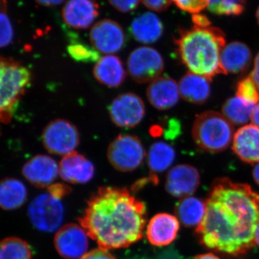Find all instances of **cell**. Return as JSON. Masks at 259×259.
<instances>
[{
  "mask_svg": "<svg viewBox=\"0 0 259 259\" xmlns=\"http://www.w3.org/2000/svg\"><path fill=\"white\" fill-rule=\"evenodd\" d=\"M196 236L209 249L241 256L255 245L259 194L247 184L223 178L213 182Z\"/></svg>",
  "mask_w": 259,
  "mask_h": 259,
  "instance_id": "6da1fadb",
  "label": "cell"
},
{
  "mask_svg": "<svg viewBox=\"0 0 259 259\" xmlns=\"http://www.w3.org/2000/svg\"><path fill=\"white\" fill-rule=\"evenodd\" d=\"M146 205L127 189L101 187L89 199L79 222L102 249L127 248L144 236Z\"/></svg>",
  "mask_w": 259,
  "mask_h": 259,
  "instance_id": "7a4b0ae2",
  "label": "cell"
},
{
  "mask_svg": "<svg viewBox=\"0 0 259 259\" xmlns=\"http://www.w3.org/2000/svg\"><path fill=\"white\" fill-rule=\"evenodd\" d=\"M175 42L181 61L190 72L209 80L223 74L221 56L226 41L221 29L194 26L181 32Z\"/></svg>",
  "mask_w": 259,
  "mask_h": 259,
  "instance_id": "3957f363",
  "label": "cell"
},
{
  "mask_svg": "<svg viewBox=\"0 0 259 259\" xmlns=\"http://www.w3.org/2000/svg\"><path fill=\"white\" fill-rule=\"evenodd\" d=\"M32 81L30 70L13 60L0 57V122L8 123Z\"/></svg>",
  "mask_w": 259,
  "mask_h": 259,
  "instance_id": "277c9868",
  "label": "cell"
},
{
  "mask_svg": "<svg viewBox=\"0 0 259 259\" xmlns=\"http://www.w3.org/2000/svg\"><path fill=\"white\" fill-rule=\"evenodd\" d=\"M233 125L223 114L206 111L197 116L192 126V138L196 145L209 153H220L233 141Z\"/></svg>",
  "mask_w": 259,
  "mask_h": 259,
  "instance_id": "5b68a950",
  "label": "cell"
},
{
  "mask_svg": "<svg viewBox=\"0 0 259 259\" xmlns=\"http://www.w3.org/2000/svg\"><path fill=\"white\" fill-rule=\"evenodd\" d=\"M107 156L110 164L117 171L131 172L142 164L146 151L137 136L120 135L109 145Z\"/></svg>",
  "mask_w": 259,
  "mask_h": 259,
  "instance_id": "8992f818",
  "label": "cell"
},
{
  "mask_svg": "<svg viewBox=\"0 0 259 259\" xmlns=\"http://www.w3.org/2000/svg\"><path fill=\"white\" fill-rule=\"evenodd\" d=\"M42 142L51 154L64 156L74 151L79 146V132L70 121L55 119L42 131Z\"/></svg>",
  "mask_w": 259,
  "mask_h": 259,
  "instance_id": "52a82bcc",
  "label": "cell"
},
{
  "mask_svg": "<svg viewBox=\"0 0 259 259\" xmlns=\"http://www.w3.org/2000/svg\"><path fill=\"white\" fill-rule=\"evenodd\" d=\"M61 200L49 192L39 194L33 199L29 206L28 214L36 229L51 233L60 227L64 217Z\"/></svg>",
  "mask_w": 259,
  "mask_h": 259,
  "instance_id": "ba28073f",
  "label": "cell"
},
{
  "mask_svg": "<svg viewBox=\"0 0 259 259\" xmlns=\"http://www.w3.org/2000/svg\"><path fill=\"white\" fill-rule=\"evenodd\" d=\"M127 66L129 74L135 81L151 83L161 76L164 61L156 49L143 47L134 49L130 54Z\"/></svg>",
  "mask_w": 259,
  "mask_h": 259,
  "instance_id": "9c48e42d",
  "label": "cell"
},
{
  "mask_svg": "<svg viewBox=\"0 0 259 259\" xmlns=\"http://www.w3.org/2000/svg\"><path fill=\"white\" fill-rule=\"evenodd\" d=\"M108 110L112 122L122 128L136 127L146 115V107L142 99L132 93L121 94L116 97Z\"/></svg>",
  "mask_w": 259,
  "mask_h": 259,
  "instance_id": "30bf717a",
  "label": "cell"
},
{
  "mask_svg": "<svg viewBox=\"0 0 259 259\" xmlns=\"http://www.w3.org/2000/svg\"><path fill=\"white\" fill-rule=\"evenodd\" d=\"M90 40L98 52L112 55L123 49L126 37L120 24L115 20L104 19L93 25L90 32Z\"/></svg>",
  "mask_w": 259,
  "mask_h": 259,
  "instance_id": "8fae6325",
  "label": "cell"
},
{
  "mask_svg": "<svg viewBox=\"0 0 259 259\" xmlns=\"http://www.w3.org/2000/svg\"><path fill=\"white\" fill-rule=\"evenodd\" d=\"M88 234L81 226L71 223L56 233L54 245L58 253L66 259H79L86 254L89 247Z\"/></svg>",
  "mask_w": 259,
  "mask_h": 259,
  "instance_id": "7c38bea8",
  "label": "cell"
},
{
  "mask_svg": "<svg viewBox=\"0 0 259 259\" xmlns=\"http://www.w3.org/2000/svg\"><path fill=\"white\" fill-rule=\"evenodd\" d=\"M199 184L200 175L195 167L180 164L168 171L165 187L168 194L182 199L192 195L198 189Z\"/></svg>",
  "mask_w": 259,
  "mask_h": 259,
  "instance_id": "4fadbf2b",
  "label": "cell"
},
{
  "mask_svg": "<svg viewBox=\"0 0 259 259\" xmlns=\"http://www.w3.org/2000/svg\"><path fill=\"white\" fill-rule=\"evenodd\" d=\"M100 15L95 0H68L62 10L64 23L76 30L90 28Z\"/></svg>",
  "mask_w": 259,
  "mask_h": 259,
  "instance_id": "5bb4252c",
  "label": "cell"
},
{
  "mask_svg": "<svg viewBox=\"0 0 259 259\" xmlns=\"http://www.w3.org/2000/svg\"><path fill=\"white\" fill-rule=\"evenodd\" d=\"M23 175L31 185L45 188L53 185L59 175V168L54 158L37 155L24 164Z\"/></svg>",
  "mask_w": 259,
  "mask_h": 259,
  "instance_id": "9a60e30c",
  "label": "cell"
},
{
  "mask_svg": "<svg viewBox=\"0 0 259 259\" xmlns=\"http://www.w3.org/2000/svg\"><path fill=\"white\" fill-rule=\"evenodd\" d=\"M59 168L61 179L74 185L88 183L93 178L95 172L93 163L76 151L64 156Z\"/></svg>",
  "mask_w": 259,
  "mask_h": 259,
  "instance_id": "2e32d148",
  "label": "cell"
},
{
  "mask_svg": "<svg viewBox=\"0 0 259 259\" xmlns=\"http://www.w3.org/2000/svg\"><path fill=\"white\" fill-rule=\"evenodd\" d=\"M150 104L158 110L175 107L180 100L179 84L169 76H160L150 83L146 91Z\"/></svg>",
  "mask_w": 259,
  "mask_h": 259,
  "instance_id": "e0dca14e",
  "label": "cell"
},
{
  "mask_svg": "<svg viewBox=\"0 0 259 259\" xmlns=\"http://www.w3.org/2000/svg\"><path fill=\"white\" fill-rule=\"evenodd\" d=\"M180 225L178 218L168 213H159L151 218L147 227L148 241L156 246H166L176 239Z\"/></svg>",
  "mask_w": 259,
  "mask_h": 259,
  "instance_id": "ac0fdd59",
  "label": "cell"
},
{
  "mask_svg": "<svg viewBox=\"0 0 259 259\" xmlns=\"http://www.w3.org/2000/svg\"><path fill=\"white\" fill-rule=\"evenodd\" d=\"M233 152L247 163L259 162V128L253 124L245 125L236 131L232 141Z\"/></svg>",
  "mask_w": 259,
  "mask_h": 259,
  "instance_id": "d6986e66",
  "label": "cell"
},
{
  "mask_svg": "<svg viewBox=\"0 0 259 259\" xmlns=\"http://www.w3.org/2000/svg\"><path fill=\"white\" fill-rule=\"evenodd\" d=\"M251 61V51L248 46L240 41L230 42L223 48L221 53V66L223 74L244 72Z\"/></svg>",
  "mask_w": 259,
  "mask_h": 259,
  "instance_id": "ffe728a7",
  "label": "cell"
},
{
  "mask_svg": "<svg viewBox=\"0 0 259 259\" xmlns=\"http://www.w3.org/2000/svg\"><path fill=\"white\" fill-rule=\"evenodd\" d=\"M94 77L107 88H119L125 81L126 72L120 58L106 55L100 58L93 69Z\"/></svg>",
  "mask_w": 259,
  "mask_h": 259,
  "instance_id": "44dd1931",
  "label": "cell"
},
{
  "mask_svg": "<svg viewBox=\"0 0 259 259\" xmlns=\"http://www.w3.org/2000/svg\"><path fill=\"white\" fill-rule=\"evenodd\" d=\"M130 31L136 41L144 44H154L163 35V25L154 13H145L133 20Z\"/></svg>",
  "mask_w": 259,
  "mask_h": 259,
  "instance_id": "7402d4cb",
  "label": "cell"
},
{
  "mask_svg": "<svg viewBox=\"0 0 259 259\" xmlns=\"http://www.w3.org/2000/svg\"><path fill=\"white\" fill-rule=\"evenodd\" d=\"M209 81L204 76L190 71L180 79L179 83L180 96L190 103L202 105L210 96Z\"/></svg>",
  "mask_w": 259,
  "mask_h": 259,
  "instance_id": "603a6c76",
  "label": "cell"
},
{
  "mask_svg": "<svg viewBox=\"0 0 259 259\" xmlns=\"http://www.w3.org/2000/svg\"><path fill=\"white\" fill-rule=\"evenodd\" d=\"M28 197L25 185L15 178L0 181V207L5 210H14L25 204Z\"/></svg>",
  "mask_w": 259,
  "mask_h": 259,
  "instance_id": "cb8c5ba5",
  "label": "cell"
},
{
  "mask_svg": "<svg viewBox=\"0 0 259 259\" xmlns=\"http://www.w3.org/2000/svg\"><path fill=\"white\" fill-rule=\"evenodd\" d=\"M205 202L197 197L181 199L175 207L177 218L187 228L197 226L203 219L205 213Z\"/></svg>",
  "mask_w": 259,
  "mask_h": 259,
  "instance_id": "d4e9b609",
  "label": "cell"
},
{
  "mask_svg": "<svg viewBox=\"0 0 259 259\" xmlns=\"http://www.w3.org/2000/svg\"><path fill=\"white\" fill-rule=\"evenodd\" d=\"M176 158V151L171 145L158 141L151 145L148 155L151 175L157 176L169 168ZM158 177V176H157Z\"/></svg>",
  "mask_w": 259,
  "mask_h": 259,
  "instance_id": "484cf974",
  "label": "cell"
},
{
  "mask_svg": "<svg viewBox=\"0 0 259 259\" xmlns=\"http://www.w3.org/2000/svg\"><path fill=\"white\" fill-rule=\"evenodd\" d=\"M254 104L235 96L227 100L222 107L223 115L233 125H242L251 120Z\"/></svg>",
  "mask_w": 259,
  "mask_h": 259,
  "instance_id": "4316f807",
  "label": "cell"
},
{
  "mask_svg": "<svg viewBox=\"0 0 259 259\" xmlns=\"http://www.w3.org/2000/svg\"><path fill=\"white\" fill-rule=\"evenodd\" d=\"M0 259H32L30 245L17 237H9L0 241Z\"/></svg>",
  "mask_w": 259,
  "mask_h": 259,
  "instance_id": "83f0119b",
  "label": "cell"
},
{
  "mask_svg": "<svg viewBox=\"0 0 259 259\" xmlns=\"http://www.w3.org/2000/svg\"><path fill=\"white\" fill-rule=\"evenodd\" d=\"M67 52L71 59L77 62L89 63L97 62L100 59V52H98L92 46L88 45L81 40L75 37L71 39L69 45L67 46Z\"/></svg>",
  "mask_w": 259,
  "mask_h": 259,
  "instance_id": "f1b7e54d",
  "label": "cell"
},
{
  "mask_svg": "<svg viewBox=\"0 0 259 259\" xmlns=\"http://www.w3.org/2000/svg\"><path fill=\"white\" fill-rule=\"evenodd\" d=\"M209 11L220 15H239L244 11V6L239 0H209Z\"/></svg>",
  "mask_w": 259,
  "mask_h": 259,
  "instance_id": "f546056e",
  "label": "cell"
},
{
  "mask_svg": "<svg viewBox=\"0 0 259 259\" xmlns=\"http://www.w3.org/2000/svg\"><path fill=\"white\" fill-rule=\"evenodd\" d=\"M8 6L7 0H0V48L9 46L14 37V30L8 15Z\"/></svg>",
  "mask_w": 259,
  "mask_h": 259,
  "instance_id": "4dcf8cb0",
  "label": "cell"
},
{
  "mask_svg": "<svg viewBox=\"0 0 259 259\" xmlns=\"http://www.w3.org/2000/svg\"><path fill=\"white\" fill-rule=\"evenodd\" d=\"M236 96L257 105L259 102V90L250 76L243 78L236 87Z\"/></svg>",
  "mask_w": 259,
  "mask_h": 259,
  "instance_id": "1f68e13d",
  "label": "cell"
},
{
  "mask_svg": "<svg viewBox=\"0 0 259 259\" xmlns=\"http://www.w3.org/2000/svg\"><path fill=\"white\" fill-rule=\"evenodd\" d=\"M180 9L192 14H197L207 8L209 0H172Z\"/></svg>",
  "mask_w": 259,
  "mask_h": 259,
  "instance_id": "d6a6232c",
  "label": "cell"
},
{
  "mask_svg": "<svg viewBox=\"0 0 259 259\" xmlns=\"http://www.w3.org/2000/svg\"><path fill=\"white\" fill-rule=\"evenodd\" d=\"M141 0H108L109 3L120 13H128L139 6Z\"/></svg>",
  "mask_w": 259,
  "mask_h": 259,
  "instance_id": "836d02e7",
  "label": "cell"
},
{
  "mask_svg": "<svg viewBox=\"0 0 259 259\" xmlns=\"http://www.w3.org/2000/svg\"><path fill=\"white\" fill-rule=\"evenodd\" d=\"M143 4L154 12H163L171 5L172 0H141Z\"/></svg>",
  "mask_w": 259,
  "mask_h": 259,
  "instance_id": "e575fe53",
  "label": "cell"
},
{
  "mask_svg": "<svg viewBox=\"0 0 259 259\" xmlns=\"http://www.w3.org/2000/svg\"><path fill=\"white\" fill-rule=\"evenodd\" d=\"M48 192L59 199H63L71 192V189L64 184H53L47 187Z\"/></svg>",
  "mask_w": 259,
  "mask_h": 259,
  "instance_id": "d590c367",
  "label": "cell"
},
{
  "mask_svg": "<svg viewBox=\"0 0 259 259\" xmlns=\"http://www.w3.org/2000/svg\"><path fill=\"white\" fill-rule=\"evenodd\" d=\"M79 259H116L107 250L97 248L87 253Z\"/></svg>",
  "mask_w": 259,
  "mask_h": 259,
  "instance_id": "8d00e7d4",
  "label": "cell"
},
{
  "mask_svg": "<svg viewBox=\"0 0 259 259\" xmlns=\"http://www.w3.org/2000/svg\"><path fill=\"white\" fill-rule=\"evenodd\" d=\"M192 21L194 24V26L199 27V28H207L210 26V21L205 15L199 14H194L192 15Z\"/></svg>",
  "mask_w": 259,
  "mask_h": 259,
  "instance_id": "74e56055",
  "label": "cell"
},
{
  "mask_svg": "<svg viewBox=\"0 0 259 259\" xmlns=\"http://www.w3.org/2000/svg\"><path fill=\"white\" fill-rule=\"evenodd\" d=\"M249 76L254 81L255 85L259 90V53L255 56L254 61V66H253V69L252 70Z\"/></svg>",
  "mask_w": 259,
  "mask_h": 259,
  "instance_id": "f35d334b",
  "label": "cell"
},
{
  "mask_svg": "<svg viewBox=\"0 0 259 259\" xmlns=\"http://www.w3.org/2000/svg\"><path fill=\"white\" fill-rule=\"evenodd\" d=\"M37 4L44 7H55L64 3V0H35Z\"/></svg>",
  "mask_w": 259,
  "mask_h": 259,
  "instance_id": "ab89813d",
  "label": "cell"
},
{
  "mask_svg": "<svg viewBox=\"0 0 259 259\" xmlns=\"http://www.w3.org/2000/svg\"><path fill=\"white\" fill-rule=\"evenodd\" d=\"M252 124L257 126L259 128V102L255 105L254 110L252 114L251 120Z\"/></svg>",
  "mask_w": 259,
  "mask_h": 259,
  "instance_id": "60d3db41",
  "label": "cell"
},
{
  "mask_svg": "<svg viewBox=\"0 0 259 259\" xmlns=\"http://www.w3.org/2000/svg\"><path fill=\"white\" fill-rule=\"evenodd\" d=\"M162 131H163V129L160 125H154L151 127V130H150V133L154 137H158V136H161L162 134Z\"/></svg>",
  "mask_w": 259,
  "mask_h": 259,
  "instance_id": "b9f144b4",
  "label": "cell"
},
{
  "mask_svg": "<svg viewBox=\"0 0 259 259\" xmlns=\"http://www.w3.org/2000/svg\"><path fill=\"white\" fill-rule=\"evenodd\" d=\"M194 259H221L217 255H214V253H204V254L197 255V256L194 257Z\"/></svg>",
  "mask_w": 259,
  "mask_h": 259,
  "instance_id": "7bdbcfd3",
  "label": "cell"
},
{
  "mask_svg": "<svg viewBox=\"0 0 259 259\" xmlns=\"http://www.w3.org/2000/svg\"><path fill=\"white\" fill-rule=\"evenodd\" d=\"M253 177L255 183L259 186V162L255 163L253 170Z\"/></svg>",
  "mask_w": 259,
  "mask_h": 259,
  "instance_id": "ee69618b",
  "label": "cell"
},
{
  "mask_svg": "<svg viewBox=\"0 0 259 259\" xmlns=\"http://www.w3.org/2000/svg\"><path fill=\"white\" fill-rule=\"evenodd\" d=\"M255 244L259 247V224L255 231Z\"/></svg>",
  "mask_w": 259,
  "mask_h": 259,
  "instance_id": "f6af8a7d",
  "label": "cell"
},
{
  "mask_svg": "<svg viewBox=\"0 0 259 259\" xmlns=\"http://www.w3.org/2000/svg\"><path fill=\"white\" fill-rule=\"evenodd\" d=\"M256 19H257V22H258V23L259 25V7L258 8V9H257V11H256Z\"/></svg>",
  "mask_w": 259,
  "mask_h": 259,
  "instance_id": "bcb514c9",
  "label": "cell"
},
{
  "mask_svg": "<svg viewBox=\"0 0 259 259\" xmlns=\"http://www.w3.org/2000/svg\"><path fill=\"white\" fill-rule=\"evenodd\" d=\"M239 1H241V3H242V2H243V0H239Z\"/></svg>",
  "mask_w": 259,
  "mask_h": 259,
  "instance_id": "7dc6e473",
  "label": "cell"
}]
</instances>
